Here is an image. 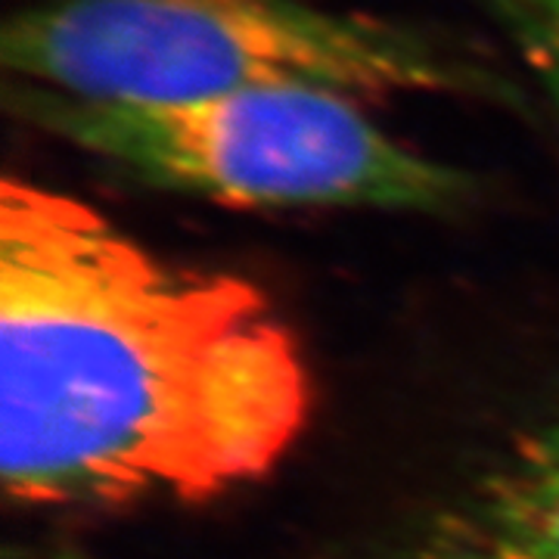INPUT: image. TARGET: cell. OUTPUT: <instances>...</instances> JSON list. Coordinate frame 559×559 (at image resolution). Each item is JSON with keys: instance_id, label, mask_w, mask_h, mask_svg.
<instances>
[{"instance_id": "cell-5", "label": "cell", "mask_w": 559, "mask_h": 559, "mask_svg": "<svg viewBox=\"0 0 559 559\" xmlns=\"http://www.w3.org/2000/svg\"><path fill=\"white\" fill-rule=\"evenodd\" d=\"M559 112V0H488Z\"/></svg>"}, {"instance_id": "cell-3", "label": "cell", "mask_w": 559, "mask_h": 559, "mask_svg": "<svg viewBox=\"0 0 559 559\" xmlns=\"http://www.w3.org/2000/svg\"><path fill=\"white\" fill-rule=\"evenodd\" d=\"M22 119L146 183L234 209L448 212L469 178L326 91H246L190 103H84L22 87Z\"/></svg>"}, {"instance_id": "cell-1", "label": "cell", "mask_w": 559, "mask_h": 559, "mask_svg": "<svg viewBox=\"0 0 559 559\" xmlns=\"http://www.w3.org/2000/svg\"><path fill=\"white\" fill-rule=\"evenodd\" d=\"M308 414L305 355L255 283L165 259L72 193L3 180L7 498H215L267 476Z\"/></svg>"}, {"instance_id": "cell-2", "label": "cell", "mask_w": 559, "mask_h": 559, "mask_svg": "<svg viewBox=\"0 0 559 559\" xmlns=\"http://www.w3.org/2000/svg\"><path fill=\"white\" fill-rule=\"evenodd\" d=\"M0 62L22 87L119 106L280 87L358 103L491 91L404 25L308 0H47L7 20Z\"/></svg>"}, {"instance_id": "cell-4", "label": "cell", "mask_w": 559, "mask_h": 559, "mask_svg": "<svg viewBox=\"0 0 559 559\" xmlns=\"http://www.w3.org/2000/svg\"><path fill=\"white\" fill-rule=\"evenodd\" d=\"M401 559H559V404L503 448Z\"/></svg>"}]
</instances>
